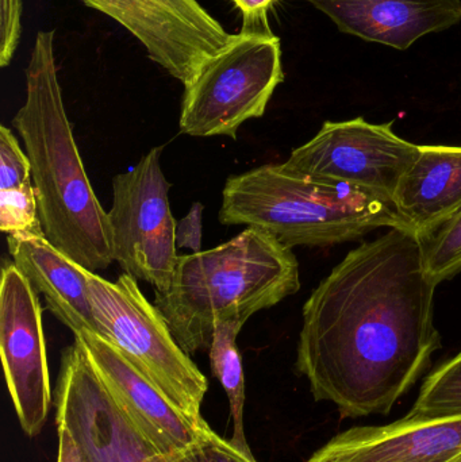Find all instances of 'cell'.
Returning a JSON list of instances; mask_svg holds the SVG:
<instances>
[{"label": "cell", "mask_w": 461, "mask_h": 462, "mask_svg": "<svg viewBox=\"0 0 461 462\" xmlns=\"http://www.w3.org/2000/svg\"><path fill=\"white\" fill-rule=\"evenodd\" d=\"M424 239L387 229L348 253L303 306L298 374L341 418L387 415L441 347Z\"/></svg>", "instance_id": "6da1fadb"}, {"label": "cell", "mask_w": 461, "mask_h": 462, "mask_svg": "<svg viewBox=\"0 0 461 462\" xmlns=\"http://www.w3.org/2000/svg\"><path fill=\"white\" fill-rule=\"evenodd\" d=\"M32 164L43 234L89 272L114 263L110 224L89 183L62 102L54 32H40L26 69V100L13 119Z\"/></svg>", "instance_id": "7a4b0ae2"}, {"label": "cell", "mask_w": 461, "mask_h": 462, "mask_svg": "<svg viewBox=\"0 0 461 462\" xmlns=\"http://www.w3.org/2000/svg\"><path fill=\"white\" fill-rule=\"evenodd\" d=\"M300 290V263L292 249L265 231L246 227L213 249L179 255L172 284L167 292H156L154 306L191 356L210 349L218 323L245 325L252 315Z\"/></svg>", "instance_id": "3957f363"}, {"label": "cell", "mask_w": 461, "mask_h": 462, "mask_svg": "<svg viewBox=\"0 0 461 462\" xmlns=\"http://www.w3.org/2000/svg\"><path fill=\"white\" fill-rule=\"evenodd\" d=\"M219 222L254 227L295 246H332L379 229L410 230L392 200L344 183L263 165L227 179Z\"/></svg>", "instance_id": "277c9868"}, {"label": "cell", "mask_w": 461, "mask_h": 462, "mask_svg": "<svg viewBox=\"0 0 461 462\" xmlns=\"http://www.w3.org/2000/svg\"><path fill=\"white\" fill-rule=\"evenodd\" d=\"M87 280L99 336L145 374L179 411L198 425L205 423L200 407L207 379L181 349L159 309L141 292L137 279L124 273L108 282L88 271Z\"/></svg>", "instance_id": "5b68a950"}, {"label": "cell", "mask_w": 461, "mask_h": 462, "mask_svg": "<svg viewBox=\"0 0 461 462\" xmlns=\"http://www.w3.org/2000/svg\"><path fill=\"white\" fill-rule=\"evenodd\" d=\"M278 37L238 38L208 60L184 87L180 132L191 137L237 138L249 119L262 118L276 87L283 83Z\"/></svg>", "instance_id": "8992f818"}, {"label": "cell", "mask_w": 461, "mask_h": 462, "mask_svg": "<svg viewBox=\"0 0 461 462\" xmlns=\"http://www.w3.org/2000/svg\"><path fill=\"white\" fill-rule=\"evenodd\" d=\"M162 146L113 180L107 213L113 257L124 273L167 292L178 265L176 221L171 213V183L161 167Z\"/></svg>", "instance_id": "52a82bcc"}, {"label": "cell", "mask_w": 461, "mask_h": 462, "mask_svg": "<svg viewBox=\"0 0 461 462\" xmlns=\"http://www.w3.org/2000/svg\"><path fill=\"white\" fill-rule=\"evenodd\" d=\"M420 153V145L403 140L389 124L363 116L325 122L309 143L292 151L284 168L309 178L348 184L383 199L395 191Z\"/></svg>", "instance_id": "ba28073f"}, {"label": "cell", "mask_w": 461, "mask_h": 462, "mask_svg": "<svg viewBox=\"0 0 461 462\" xmlns=\"http://www.w3.org/2000/svg\"><path fill=\"white\" fill-rule=\"evenodd\" d=\"M132 32L152 61L189 86L208 60L238 34L225 27L198 0H81Z\"/></svg>", "instance_id": "9c48e42d"}, {"label": "cell", "mask_w": 461, "mask_h": 462, "mask_svg": "<svg viewBox=\"0 0 461 462\" xmlns=\"http://www.w3.org/2000/svg\"><path fill=\"white\" fill-rule=\"evenodd\" d=\"M54 399L56 423L73 434L86 462H164L106 390L78 338L62 350Z\"/></svg>", "instance_id": "30bf717a"}, {"label": "cell", "mask_w": 461, "mask_h": 462, "mask_svg": "<svg viewBox=\"0 0 461 462\" xmlns=\"http://www.w3.org/2000/svg\"><path fill=\"white\" fill-rule=\"evenodd\" d=\"M0 356L22 430L34 439L42 431L51 404L42 307L14 263H5L2 269Z\"/></svg>", "instance_id": "8fae6325"}, {"label": "cell", "mask_w": 461, "mask_h": 462, "mask_svg": "<svg viewBox=\"0 0 461 462\" xmlns=\"http://www.w3.org/2000/svg\"><path fill=\"white\" fill-rule=\"evenodd\" d=\"M92 368L122 411L154 449L171 457L194 444L208 423L192 422L113 344L97 334H76Z\"/></svg>", "instance_id": "7c38bea8"}, {"label": "cell", "mask_w": 461, "mask_h": 462, "mask_svg": "<svg viewBox=\"0 0 461 462\" xmlns=\"http://www.w3.org/2000/svg\"><path fill=\"white\" fill-rule=\"evenodd\" d=\"M461 455V415L408 417L338 434L308 462H451Z\"/></svg>", "instance_id": "4fadbf2b"}, {"label": "cell", "mask_w": 461, "mask_h": 462, "mask_svg": "<svg viewBox=\"0 0 461 462\" xmlns=\"http://www.w3.org/2000/svg\"><path fill=\"white\" fill-rule=\"evenodd\" d=\"M329 16L341 32L406 51L461 22V0H303Z\"/></svg>", "instance_id": "5bb4252c"}, {"label": "cell", "mask_w": 461, "mask_h": 462, "mask_svg": "<svg viewBox=\"0 0 461 462\" xmlns=\"http://www.w3.org/2000/svg\"><path fill=\"white\" fill-rule=\"evenodd\" d=\"M13 263L42 293L51 314L73 334L99 336V326L89 299L88 280L83 266L57 249L40 234H13L7 239Z\"/></svg>", "instance_id": "9a60e30c"}, {"label": "cell", "mask_w": 461, "mask_h": 462, "mask_svg": "<svg viewBox=\"0 0 461 462\" xmlns=\"http://www.w3.org/2000/svg\"><path fill=\"white\" fill-rule=\"evenodd\" d=\"M392 202L422 239L451 221L461 211V145H420Z\"/></svg>", "instance_id": "2e32d148"}, {"label": "cell", "mask_w": 461, "mask_h": 462, "mask_svg": "<svg viewBox=\"0 0 461 462\" xmlns=\"http://www.w3.org/2000/svg\"><path fill=\"white\" fill-rule=\"evenodd\" d=\"M244 323L227 320L216 326L210 349L211 372L221 383L229 399L230 420H233V436L229 439L233 447L244 455L254 457L244 429V407H245V379L243 360L237 347V337Z\"/></svg>", "instance_id": "e0dca14e"}, {"label": "cell", "mask_w": 461, "mask_h": 462, "mask_svg": "<svg viewBox=\"0 0 461 462\" xmlns=\"http://www.w3.org/2000/svg\"><path fill=\"white\" fill-rule=\"evenodd\" d=\"M409 414L424 418L461 415V350L427 377Z\"/></svg>", "instance_id": "ac0fdd59"}, {"label": "cell", "mask_w": 461, "mask_h": 462, "mask_svg": "<svg viewBox=\"0 0 461 462\" xmlns=\"http://www.w3.org/2000/svg\"><path fill=\"white\" fill-rule=\"evenodd\" d=\"M425 266L436 285L461 273V211L424 239Z\"/></svg>", "instance_id": "d6986e66"}, {"label": "cell", "mask_w": 461, "mask_h": 462, "mask_svg": "<svg viewBox=\"0 0 461 462\" xmlns=\"http://www.w3.org/2000/svg\"><path fill=\"white\" fill-rule=\"evenodd\" d=\"M0 230L10 234H43L37 192L32 183L0 191Z\"/></svg>", "instance_id": "ffe728a7"}, {"label": "cell", "mask_w": 461, "mask_h": 462, "mask_svg": "<svg viewBox=\"0 0 461 462\" xmlns=\"http://www.w3.org/2000/svg\"><path fill=\"white\" fill-rule=\"evenodd\" d=\"M164 462H257L254 457L244 455L233 447L229 439H222L210 426L203 431L202 436L171 457H164Z\"/></svg>", "instance_id": "44dd1931"}, {"label": "cell", "mask_w": 461, "mask_h": 462, "mask_svg": "<svg viewBox=\"0 0 461 462\" xmlns=\"http://www.w3.org/2000/svg\"><path fill=\"white\" fill-rule=\"evenodd\" d=\"M32 183V164L22 151L15 135L5 125L0 126V191Z\"/></svg>", "instance_id": "7402d4cb"}, {"label": "cell", "mask_w": 461, "mask_h": 462, "mask_svg": "<svg viewBox=\"0 0 461 462\" xmlns=\"http://www.w3.org/2000/svg\"><path fill=\"white\" fill-rule=\"evenodd\" d=\"M22 0H2L0 67H7L18 48L22 32Z\"/></svg>", "instance_id": "603a6c76"}, {"label": "cell", "mask_w": 461, "mask_h": 462, "mask_svg": "<svg viewBox=\"0 0 461 462\" xmlns=\"http://www.w3.org/2000/svg\"><path fill=\"white\" fill-rule=\"evenodd\" d=\"M243 13V29L240 34L245 37H276L268 23V11L278 0H232Z\"/></svg>", "instance_id": "cb8c5ba5"}, {"label": "cell", "mask_w": 461, "mask_h": 462, "mask_svg": "<svg viewBox=\"0 0 461 462\" xmlns=\"http://www.w3.org/2000/svg\"><path fill=\"white\" fill-rule=\"evenodd\" d=\"M203 206L194 203L189 213L176 225V246L189 249L194 253L202 252Z\"/></svg>", "instance_id": "d4e9b609"}, {"label": "cell", "mask_w": 461, "mask_h": 462, "mask_svg": "<svg viewBox=\"0 0 461 462\" xmlns=\"http://www.w3.org/2000/svg\"><path fill=\"white\" fill-rule=\"evenodd\" d=\"M57 434H59V457H57V462H86L75 437L65 426L57 423Z\"/></svg>", "instance_id": "484cf974"}, {"label": "cell", "mask_w": 461, "mask_h": 462, "mask_svg": "<svg viewBox=\"0 0 461 462\" xmlns=\"http://www.w3.org/2000/svg\"><path fill=\"white\" fill-rule=\"evenodd\" d=\"M451 462H461V455L457 456V457L455 458V460H452Z\"/></svg>", "instance_id": "4316f807"}]
</instances>
